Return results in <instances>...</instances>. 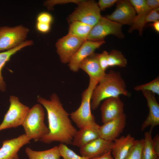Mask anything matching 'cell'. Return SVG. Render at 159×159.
Returning <instances> with one entry per match:
<instances>
[{
	"label": "cell",
	"mask_w": 159,
	"mask_h": 159,
	"mask_svg": "<svg viewBox=\"0 0 159 159\" xmlns=\"http://www.w3.org/2000/svg\"><path fill=\"white\" fill-rule=\"evenodd\" d=\"M37 102L46 109L49 132L39 140L44 143L57 141L65 145L72 144L77 130L72 125L69 113L63 107L58 96L52 94L50 100L39 96Z\"/></svg>",
	"instance_id": "cell-1"
},
{
	"label": "cell",
	"mask_w": 159,
	"mask_h": 159,
	"mask_svg": "<svg viewBox=\"0 0 159 159\" xmlns=\"http://www.w3.org/2000/svg\"><path fill=\"white\" fill-rule=\"evenodd\" d=\"M129 93L120 73L110 70L106 74L94 89L92 95L91 109H97L103 100L120 95L128 96Z\"/></svg>",
	"instance_id": "cell-2"
},
{
	"label": "cell",
	"mask_w": 159,
	"mask_h": 159,
	"mask_svg": "<svg viewBox=\"0 0 159 159\" xmlns=\"http://www.w3.org/2000/svg\"><path fill=\"white\" fill-rule=\"evenodd\" d=\"M98 82L90 79L87 88L82 94L80 106L70 114V117L78 128L91 127L98 129L99 125L96 122L91 111V102L92 92Z\"/></svg>",
	"instance_id": "cell-3"
},
{
	"label": "cell",
	"mask_w": 159,
	"mask_h": 159,
	"mask_svg": "<svg viewBox=\"0 0 159 159\" xmlns=\"http://www.w3.org/2000/svg\"><path fill=\"white\" fill-rule=\"evenodd\" d=\"M45 112L40 104L30 108L24 120L23 126L26 135L31 140L39 141L49 132L44 122Z\"/></svg>",
	"instance_id": "cell-4"
},
{
	"label": "cell",
	"mask_w": 159,
	"mask_h": 159,
	"mask_svg": "<svg viewBox=\"0 0 159 159\" xmlns=\"http://www.w3.org/2000/svg\"><path fill=\"white\" fill-rule=\"evenodd\" d=\"M30 32L21 25L11 27H0V52L14 48L24 43Z\"/></svg>",
	"instance_id": "cell-5"
},
{
	"label": "cell",
	"mask_w": 159,
	"mask_h": 159,
	"mask_svg": "<svg viewBox=\"0 0 159 159\" xmlns=\"http://www.w3.org/2000/svg\"><path fill=\"white\" fill-rule=\"evenodd\" d=\"M78 6L68 16L69 22L78 21L93 26L102 16L100 10L94 0H82Z\"/></svg>",
	"instance_id": "cell-6"
},
{
	"label": "cell",
	"mask_w": 159,
	"mask_h": 159,
	"mask_svg": "<svg viewBox=\"0 0 159 159\" xmlns=\"http://www.w3.org/2000/svg\"><path fill=\"white\" fill-rule=\"evenodd\" d=\"M9 101V107L0 125V131L22 125L30 109L20 102L15 96H11Z\"/></svg>",
	"instance_id": "cell-7"
},
{
	"label": "cell",
	"mask_w": 159,
	"mask_h": 159,
	"mask_svg": "<svg viewBox=\"0 0 159 159\" xmlns=\"http://www.w3.org/2000/svg\"><path fill=\"white\" fill-rule=\"evenodd\" d=\"M122 25L106 17L101 16L89 33L87 40L99 41L104 40L107 36L112 34L120 39L125 35L122 30Z\"/></svg>",
	"instance_id": "cell-8"
},
{
	"label": "cell",
	"mask_w": 159,
	"mask_h": 159,
	"mask_svg": "<svg viewBox=\"0 0 159 159\" xmlns=\"http://www.w3.org/2000/svg\"><path fill=\"white\" fill-rule=\"evenodd\" d=\"M85 41L68 33L58 39L55 46L61 62L68 63Z\"/></svg>",
	"instance_id": "cell-9"
},
{
	"label": "cell",
	"mask_w": 159,
	"mask_h": 159,
	"mask_svg": "<svg viewBox=\"0 0 159 159\" xmlns=\"http://www.w3.org/2000/svg\"><path fill=\"white\" fill-rule=\"evenodd\" d=\"M116 3L115 10L106 17L122 25L131 26L136 16V12L129 0H118Z\"/></svg>",
	"instance_id": "cell-10"
},
{
	"label": "cell",
	"mask_w": 159,
	"mask_h": 159,
	"mask_svg": "<svg viewBox=\"0 0 159 159\" xmlns=\"http://www.w3.org/2000/svg\"><path fill=\"white\" fill-rule=\"evenodd\" d=\"M126 115L119 116L99 126L98 130L100 138L107 140L113 141L123 132L126 124Z\"/></svg>",
	"instance_id": "cell-11"
},
{
	"label": "cell",
	"mask_w": 159,
	"mask_h": 159,
	"mask_svg": "<svg viewBox=\"0 0 159 159\" xmlns=\"http://www.w3.org/2000/svg\"><path fill=\"white\" fill-rule=\"evenodd\" d=\"M113 144V141L99 137L80 148V153L88 159L98 158L111 151Z\"/></svg>",
	"instance_id": "cell-12"
},
{
	"label": "cell",
	"mask_w": 159,
	"mask_h": 159,
	"mask_svg": "<svg viewBox=\"0 0 159 159\" xmlns=\"http://www.w3.org/2000/svg\"><path fill=\"white\" fill-rule=\"evenodd\" d=\"M31 140L24 134L3 141L0 148V159H19V150L24 145L30 143Z\"/></svg>",
	"instance_id": "cell-13"
},
{
	"label": "cell",
	"mask_w": 159,
	"mask_h": 159,
	"mask_svg": "<svg viewBox=\"0 0 159 159\" xmlns=\"http://www.w3.org/2000/svg\"><path fill=\"white\" fill-rule=\"evenodd\" d=\"M104 40L93 41L86 40L72 57L68 63L70 70L74 72L79 69V65L81 62L88 56L94 53L95 50L105 43Z\"/></svg>",
	"instance_id": "cell-14"
},
{
	"label": "cell",
	"mask_w": 159,
	"mask_h": 159,
	"mask_svg": "<svg viewBox=\"0 0 159 159\" xmlns=\"http://www.w3.org/2000/svg\"><path fill=\"white\" fill-rule=\"evenodd\" d=\"M124 106L119 97L105 100L100 107L102 122L105 123L124 113Z\"/></svg>",
	"instance_id": "cell-15"
},
{
	"label": "cell",
	"mask_w": 159,
	"mask_h": 159,
	"mask_svg": "<svg viewBox=\"0 0 159 159\" xmlns=\"http://www.w3.org/2000/svg\"><path fill=\"white\" fill-rule=\"evenodd\" d=\"M142 92L147 100L149 112L146 119L141 125V129L143 131L150 126V130L152 131L155 126L159 125V104L155 94L149 91Z\"/></svg>",
	"instance_id": "cell-16"
},
{
	"label": "cell",
	"mask_w": 159,
	"mask_h": 159,
	"mask_svg": "<svg viewBox=\"0 0 159 159\" xmlns=\"http://www.w3.org/2000/svg\"><path fill=\"white\" fill-rule=\"evenodd\" d=\"M98 56V54L94 53L87 57L80 63L79 68L86 72L90 79L99 83L104 78L106 73L101 68Z\"/></svg>",
	"instance_id": "cell-17"
},
{
	"label": "cell",
	"mask_w": 159,
	"mask_h": 159,
	"mask_svg": "<svg viewBox=\"0 0 159 159\" xmlns=\"http://www.w3.org/2000/svg\"><path fill=\"white\" fill-rule=\"evenodd\" d=\"M135 140L130 134L115 139L111 150L114 159H124L134 144Z\"/></svg>",
	"instance_id": "cell-18"
},
{
	"label": "cell",
	"mask_w": 159,
	"mask_h": 159,
	"mask_svg": "<svg viewBox=\"0 0 159 159\" xmlns=\"http://www.w3.org/2000/svg\"><path fill=\"white\" fill-rule=\"evenodd\" d=\"M99 137L98 129L88 127L83 128L77 130L72 144L80 148Z\"/></svg>",
	"instance_id": "cell-19"
},
{
	"label": "cell",
	"mask_w": 159,
	"mask_h": 159,
	"mask_svg": "<svg viewBox=\"0 0 159 159\" xmlns=\"http://www.w3.org/2000/svg\"><path fill=\"white\" fill-rule=\"evenodd\" d=\"M33 44L32 40H26L21 44L14 48L0 53V90L1 91H5L6 89V84L2 75V70L6 63L17 52L24 47L32 45Z\"/></svg>",
	"instance_id": "cell-20"
},
{
	"label": "cell",
	"mask_w": 159,
	"mask_h": 159,
	"mask_svg": "<svg viewBox=\"0 0 159 159\" xmlns=\"http://www.w3.org/2000/svg\"><path fill=\"white\" fill-rule=\"evenodd\" d=\"M134 9L137 14L128 32L131 33L133 30H137L138 31L140 34L141 35L143 27L146 24V16L151 10L146 5L143 4L137 5Z\"/></svg>",
	"instance_id": "cell-21"
},
{
	"label": "cell",
	"mask_w": 159,
	"mask_h": 159,
	"mask_svg": "<svg viewBox=\"0 0 159 159\" xmlns=\"http://www.w3.org/2000/svg\"><path fill=\"white\" fill-rule=\"evenodd\" d=\"M25 152L29 159H60L58 146L43 151H35L29 147H26Z\"/></svg>",
	"instance_id": "cell-22"
},
{
	"label": "cell",
	"mask_w": 159,
	"mask_h": 159,
	"mask_svg": "<svg viewBox=\"0 0 159 159\" xmlns=\"http://www.w3.org/2000/svg\"><path fill=\"white\" fill-rule=\"evenodd\" d=\"M93 26L80 21H74L70 23L68 33L86 41Z\"/></svg>",
	"instance_id": "cell-23"
},
{
	"label": "cell",
	"mask_w": 159,
	"mask_h": 159,
	"mask_svg": "<svg viewBox=\"0 0 159 159\" xmlns=\"http://www.w3.org/2000/svg\"><path fill=\"white\" fill-rule=\"evenodd\" d=\"M152 131L145 132L144 143L141 153V159H157L159 157L155 153L153 146Z\"/></svg>",
	"instance_id": "cell-24"
},
{
	"label": "cell",
	"mask_w": 159,
	"mask_h": 159,
	"mask_svg": "<svg viewBox=\"0 0 159 159\" xmlns=\"http://www.w3.org/2000/svg\"><path fill=\"white\" fill-rule=\"evenodd\" d=\"M127 64V60L122 52L118 50L113 49L109 53L108 67L117 66L125 67Z\"/></svg>",
	"instance_id": "cell-25"
},
{
	"label": "cell",
	"mask_w": 159,
	"mask_h": 159,
	"mask_svg": "<svg viewBox=\"0 0 159 159\" xmlns=\"http://www.w3.org/2000/svg\"><path fill=\"white\" fill-rule=\"evenodd\" d=\"M134 90L136 91H149L155 94L159 95V77H157L152 81L148 83L135 86Z\"/></svg>",
	"instance_id": "cell-26"
},
{
	"label": "cell",
	"mask_w": 159,
	"mask_h": 159,
	"mask_svg": "<svg viewBox=\"0 0 159 159\" xmlns=\"http://www.w3.org/2000/svg\"><path fill=\"white\" fill-rule=\"evenodd\" d=\"M144 143V139L136 140L134 144L124 159H141Z\"/></svg>",
	"instance_id": "cell-27"
},
{
	"label": "cell",
	"mask_w": 159,
	"mask_h": 159,
	"mask_svg": "<svg viewBox=\"0 0 159 159\" xmlns=\"http://www.w3.org/2000/svg\"><path fill=\"white\" fill-rule=\"evenodd\" d=\"M58 149L60 156L63 159H88L77 155L64 144L61 143L58 146Z\"/></svg>",
	"instance_id": "cell-28"
},
{
	"label": "cell",
	"mask_w": 159,
	"mask_h": 159,
	"mask_svg": "<svg viewBox=\"0 0 159 159\" xmlns=\"http://www.w3.org/2000/svg\"><path fill=\"white\" fill-rule=\"evenodd\" d=\"M81 0H49L45 1L44 4L49 10L52 9L54 6L57 4H65L69 3H74L77 4Z\"/></svg>",
	"instance_id": "cell-29"
},
{
	"label": "cell",
	"mask_w": 159,
	"mask_h": 159,
	"mask_svg": "<svg viewBox=\"0 0 159 159\" xmlns=\"http://www.w3.org/2000/svg\"><path fill=\"white\" fill-rule=\"evenodd\" d=\"M109 53L106 51H104L102 53L98 54V60L102 69L105 71L109 67L108 65V57Z\"/></svg>",
	"instance_id": "cell-30"
},
{
	"label": "cell",
	"mask_w": 159,
	"mask_h": 159,
	"mask_svg": "<svg viewBox=\"0 0 159 159\" xmlns=\"http://www.w3.org/2000/svg\"><path fill=\"white\" fill-rule=\"evenodd\" d=\"M53 20L52 15L47 12H42L37 15V22L50 24Z\"/></svg>",
	"instance_id": "cell-31"
},
{
	"label": "cell",
	"mask_w": 159,
	"mask_h": 159,
	"mask_svg": "<svg viewBox=\"0 0 159 159\" xmlns=\"http://www.w3.org/2000/svg\"><path fill=\"white\" fill-rule=\"evenodd\" d=\"M159 19V8L151 10L145 17L146 24L149 22H154Z\"/></svg>",
	"instance_id": "cell-32"
},
{
	"label": "cell",
	"mask_w": 159,
	"mask_h": 159,
	"mask_svg": "<svg viewBox=\"0 0 159 159\" xmlns=\"http://www.w3.org/2000/svg\"><path fill=\"white\" fill-rule=\"evenodd\" d=\"M117 0H100L97 4L101 11L111 7L116 3Z\"/></svg>",
	"instance_id": "cell-33"
},
{
	"label": "cell",
	"mask_w": 159,
	"mask_h": 159,
	"mask_svg": "<svg viewBox=\"0 0 159 159\" xmlns=\"http://www.w3.org/2000/svg\"><path fill=\"white\" fill-rule=\"evenodd\" d=\"M36 28L37 31L42 33L48 32L50 29V24L37 22Z\"/></svg>",
	"instance_id": "cell-34"
},
{
	"label": "cell",
	"mask_w": 159,
	"mask_h": 159,
	"mask_svg": "<svg viewBox=\"0 0 159 159\" xmlns=\"http://www.w3.org/2000/svg\"><path fill=\"white\" fill-rule=\"evenodd\" d=\"M145 1L148 7L151 10L159 8V0H145Z\"/></svg>",
	"instance_id": "cell-35"
},
{
	"label": "cell",
	"mask_w": 159,
	"mask_h": 159,
	"mask_svg": "<svg viewBox=\"0 0 159 159\" xmlns=\"http://www.w3.org/2000/svg\"><path fill=\"white\" fill-rule=\"evenodd\" d=\"M153 139L154 151L159 157V135L157 134Z\"/></svg>",
	"instance_id": "cell-36"
},
{
	"label": "cell",
	"mask_w": 159,
	"mask_h": 159,
	"mask_svg": "<svg viewBox=\"0 0 159 159\" xmlns=\"http://www.w3.org/2000/svg\"><path fill=\"white\" fill-rule=\"evenodd\" d=\"M91 159H114V158L112 155L111 151L102 156Z\"/></svg>",
	"instance_id": "cell-37"
},
{
	"label": "cell",
	"mask_w": 159,
	"mask_h": 159,
	"mask_svg": "<svg viewBox=\"0 0 159 159\" xmlns=\"http://www.w3.org/2000/svg\"><path fill=\"white\" fill-rule=\"evenodd\" d=\"M150 25L158 33L159 32V21L153 22V23Z\"/></svg>",
	"instance_id": "cell-38"
},
{
	"label": "cell",
	"mask_w": 159,
	"mask_h": 159,
	"mask_svg": "<svg viewBox=\"0 0 159 159\" xmlns=\"http://www.w3.org/2000/svg\"><path fill=\"white\" fill-rule=\"evenodd\" d=\"M157 159H159V157H158Z\"/></svg>",
	"instance_id": "cell-39"
}]
</instances>
